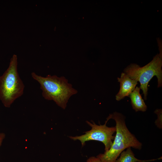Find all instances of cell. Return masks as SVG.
Listing matches in <instances>:
<instances>
[{
  "label": "cell",
  "instance_id": "cell-6",
  "mask_svg": "<svg viewBox=\"0 0 162 162\" xmlns=\"http://www.w3.org/2000/svg\"><path fill=\"white\" fill-rule=\"evenodd\" d=\"M117 80L120 83V88L116 96V99L118 101L126 97H129L136 87L138 82L130 79L124 72L122 73L120 77H118Z\"/></svg>",
  "mask_w": 162,
  "mask_h": 162
},
{
  "label": "cell",
  "instance_id": "cell-7",
  "mask_svg": "<svg viewBox=\"0 0 162 162\" xmlns=\"http://www.w3.org/2000/svg\"><path fill=\"white\" fill-rule=\"evenodd\" d=\"M140 89L139 87L136 86L129 96L132 108L136 112H144L147 109V106L140 94Z\"/></svg>",
  "mask_w": 162,
  "mask_h": 162
},
{
  "label": "cell",
  "instance_id": "cell-4",
  "mask_svg": "<svg viewBox=\"0 0 162 162\" xmlns=\"http://www.w3.org/2000/svg\"><path fill=\"white\" fill-rule=\"evenodd\" d=\"M162 54L155 55L152 60L145 66L141 67L136 64L132 63L127 66L124 72L130 79L140 83L139 87L143 92L144 99H147L148 83L153 77L156 76L158 79V87L162 86Z\"/></svg>",
  "mask_w": 162,
  "mask_h": 162
},
{
  "label": "cell",
  "instance_id": "cell-9",
  "mask_svg": "<svg viewBox=\"0 0 162 162\" xmlns=\"http://www.w3.org/2000/svg\"><path fill=\"white\" fill-rule=\"evenodd\" d=\"M154 113L157 115V119L155 120V123L157 127L159 129L162 128V110L161 109H156Z\"/></svg>",
  "mask_w": 162,
  "mask_h": 162
},
{
  "label": "cell",
  "instance_id": "cell-1",
  "mask_svg": "<svg viewBox=\"0 0 162 162\" xmlns=\"http://www.w3.org/2000/svg\"><path fill=\"white\" fill-rule=\"evenodd\" d=\"M115 120L116 123V134L110 149L96 157L101 162H116L121 153L128 147L140 150L142 143L128 128L125 117L122 113L115 112L108 116Z\"/></svg>",
  "mask_w": 162,
  "mask_h": 162
},
{
  "label": "cell",
  "instance_id": "cell-3",
  "mask_svg": "<svg viewBox=\"0 0 162 162\" xmlns=\"http://www.w3.org/2000/svg\"><path fill=\"white\" fill-rule=\"evenodd\" d=\"M25 85L17 70V57L14 55L8 67L0 76V100L6 107L23 94Z\"/></svg>",
  "mask_w": 162,
  "mask_h": 162
},
{
  "label": "cell",
  "instance_id": "cell-10",
  "mask_svg": "<svg viewBox=\"0 0 162 162\" xmlns=\"http://www.w3.org/2000/svg\"><path fill=\"white\" fill-rule=\"evenodd\" d=\"M87 162H101L100 160L94 156H92L89 158L87 160Z\"/></svg>",
  "mask_w": 162,
  "mask_h": 162
},
{
  "label": "cell",
  "instance_id": "cell-2",
  "mask_svg": "<svg viewBox=\"0 0 162 162\" xmlns=\"http://www.w3.org/2000/svg\"><path fill=\"white\" fill-rule=\"evenodd\" d=\"M31 74L32 78L39 84L44 98L53 100L63 109L66 108L70 97L77 93L63 76L59 77L55 75H48L44 77L34 72Z\"/></svg>",
  "mask_w": 162,
  "mask_h": 162
},
{
  "label": "cell",
  "instance_id": "cell-8",
  "mask_svg": "<svg viewBox=\"0 0 162 162\" xmlns=\"http://www.w3.org/2000/svg\"><path fill=\"white\" fill-rule=\"evenodd\" d=\"M119 158H117L116 162H148L155 161L161 159V157L157 159L149 160H141L138 159L131 149V147L126 148L125 151H123L120 154Z\"/></svg>",
  "mask_w": 162,
  "mask_h": 162
},
{
  "label": "cell",
  "instance_id": "cell-5",
  "mask_svg": "<svg viewBox=\"0 0 162 162\" xmlns=\"http://www.w3.org/2000/svg\"><path fill=\"white\" fill-rule=\"evenodd\" d=\"M110 120L107 117L105 123L103 125H97L94 122L91 123L86 121L87 124L91 127L89 131L85 132V134L80 136H70L69 137L74 140H79L82 146L86 142L90 140H96L102 142L105 146V152L107 151L111 146L115 136L113 134L116 132V128L114 127H108L106 124Z\"/></svg>",
  "mask_w": 162,
  "mask_h": 162
},
{
  "label": "cell",
  "instance_id": "cell-11",
  "mask_svg": "<svg viewBox=\"0 0 162 162\" xmlns=\"http://www.w3.org/2000/svg\"><path fill=\"white\" fill-rule=\"evenodd\" d=\"M5 137V134L4 133H0V147L1 146L3 140Z\"/></svg>",
  "mask_w": 162,
  "mask_h": 162
}]
</instances>
